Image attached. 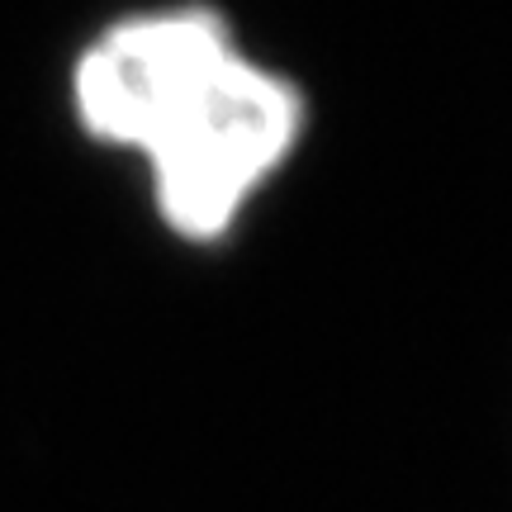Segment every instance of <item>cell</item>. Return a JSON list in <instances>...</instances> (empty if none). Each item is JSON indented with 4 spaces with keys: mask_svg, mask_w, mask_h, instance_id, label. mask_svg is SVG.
Returning <instances> with one entry per match:
<instances>
[{
    "mask_svg": "<svg viewBox=\"0 0 512 512\" xmlns=\"http://www.w3.org/2000/svg\"><path fill=\"white\" fill-rule=\"evenodd\" d=\"M242 48L238 24L204 0H162L110 19L72 62L76 124L91 143L138 162Z\"/></svg>",
    "mask_w": 512,
    "mask_h": 512,
    "instance_id": "7a4b0ae2",
    "label": "cell"
},
{
    "mask_svg": "<svg viewBox=\"0 0 512 512\" xmlns=\"http://www.w3.org/2000/svg\"><path fill=\"white\" fill-rule=\"evenodd\" d=\"M304 138V86L285 67L242 48L138 157L152 214L185 247H219L290 171Z\"/></svg>",
    "mask_w": 512,
    "mask_h": 512,
    "instance_id": "6da1fadb",
    "label": "cell"
}]
</instances>
